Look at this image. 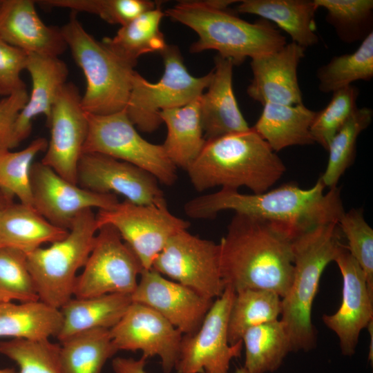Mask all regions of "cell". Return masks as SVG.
<instances>
[{"instance_id":"cell-1","label":"cell","mask_w":373,"mask_h":373,"mask_svg":"<svg viewBox=\"0 0 373 373\" xmlns=\"http://www.w3.org/2000/svg\"><path fill=\"white\" fill-rule=\"evenodd\" d=\"M293 240L277 224L236 213L218 244L224 285L235 292L261 289L283 298L293 279Z\"/></svg>"},{"instance_id":"cell-2","label":"cell","mask_w":373,"mask_h":373,"mask_svg":"<svg viewBox=\"0 0 373 373\" xmlns=\"http://www.w3.org/2000/svg\"><path fill=\"white\" fill-rule=\"evenodd\" d=\"M325 188L321 178L309 189L291 183L258 194L222 188L191 199L184 210L193 219H211L221 211L233 210L277 224L294 240L318 225L338 222L345 212L340 189L336 186L325 193Z\"/></svg>"},{"instance_id":"cell-3","label":"cell","mask_w":373,"mask_h":373,"mask_svg":"<svg viewBox=\"0 0 373 373\" xmlns=\"http://www.w3.org/2000/svg\"><path fill=\"white\" fill-rule=\"evenodd\" d=\"M186 171L198 191L216 186L236 190L245 186L258 194L267 191L283 175L286 167L251 127L207 141Z\"/></svg>"},{"instance_id":"cell-4","label":"cell","mask_w":373,"mask_h":373,"mask_svg":"<svg viewBox=\"0 0 373 373\" xmlns=\"http://www.w3.org/2000/svg\"><path fill=\"white\" fill-rule=\"evenodd\" d=\"M164 14L198 34L191 52L216 50L233 65L242 64L247 57L252 59L276 51L287 44L269 21L249 23L228 9L215 6L211 0L181 1Z\"/></svg>"},{"instance_id":"cell-5","label":"cell","mask_w":373,"mask_h":373,"mask_svg":"<svg viewBox=\"0 0 373 373\" xmlns=\"http://www.w3.org/2000/svg\"><path fill=\"white\" fill-rule=\"evenodd\" d=\"M342 235L338 222H332L318 225L293 240V279L281 299L280 314L291 352H309L316 347L312 305L324 269L345 245L341 242Z\"/></svg>"},{"instance_id":"cell-6","label":"cell","mask_w":373,"mask_h":373,"mask_svg":"<svg viewBox=\"0 0 373 373\" xmlns=\"http://www.w3.org/2000/svg\"><path fill=\"white\" fill-rule=\"evenodd\" d=\"M76 14L72 12L61 29L75 61L85 77L82 107L86 113L97 115L122 111L128 100L134 68L90 35Z\"/></svg>"},{"instance_id":"cell-7","label":"cell","mask_w":373,"mask_h":373,"mask_svg":"<svg viewBox=\"0 0 373 373\" xmlns=\"http://www.w3.org/2000/svg\"><path fill=\"white\" fill-rule=\"evenodd\" d=\"M93 209L80 213L67 236L27 254V264L39 300L60 309L73 296L77 271L84 267L98 231Z\"/></svg>"},{"instance_id":"cell-8","label":"cell","mask_w":373,"mask_h":373,"mask_svg":"<svg viewBox=\"0 0 373 373\" xmlns=\"http://www.w3.org/2000/svg\"><path fill=\"white\" fill-rule=\"evenodd\" d=\"M164 70L161 79L151 83L135 70L125 112L139 130L151 133L162 121L160 111L186 105L200 97L211 77H196L186 68L178 48L167 45L160 52Z\"/></svg>"},{"instance_id":"cell-9","label":"cell","mask_w":373,"mask_h":373,"mask_svg":"<svg viewBox=\"0 0 373 373\" xmlns=\"http://www.w3.org/2000/svg\"><path fill=\"white\" fill-rule=\"evenodd\" d=\"M88 115V131L83 153L103 154L133 164L172 186L177 180V167L162 145L144 139L128 119L125 110L104 115Z\"/></svg>"},{"instance_id":"cell-10","label":"cell","mask_w":373,"mask_h":373,"mask_svg":"<svg viewBox=\"0 0 373 373\" xmlns=\"http://www.w3.org/2000/svg\"><path fill=\"white\" fill-rule=\"evenodd\" d=\"M77 276L73 296L86 298L107 294H131L144 269L130 247L111 224L99 227L91 252Z\"/></svg>"},{"instance_id":"cell-11","label":"cell","mask_w":373,"mask_h":373,"mask_svg":"<svg viewBox=\"0 0 373 373\" xmlns=\"http://www.w3.org/2000/svg\"><path fill=\"white\" fill-rule=\"evenodd\" d=\"M98 227L111 224L119 232L140 261L144 269H150L157 256L175 233L187 230L190 222L175 216L166 202L137 204L126 200L109 210L96 214Z\"/></svg>"},{"instance_id":"cell-12","label":"cell","mask_w":373,"mask_h":373,"mask_svg":"<svg viewBox=\"0 0 373 373\" xmlns=\"http://www.w3.org/2000/svg\"><path fill=\"white\" fill-rule=\"evenodd\" d=\"M152 269L209 299L220 297L225 288L220 269L219 245L187 230L169 240Z\"/></svg>"},{"instance_id":"cell-13","label":"cell","mask_w":373,"mask_h":373,"mask_svg":"<svg viewBox=\"0 0 373 373\" xmlns=\"http://www.w3.org/2000/svg\"><path fill=\"white\" fill-rule=\"evenodd\" d=\"M234 296V289L225 286L199 329L182 336L175 367L177 373H229L231 361L240 356L243 345L242 341L233 345L228 341V320Z\"/></svg>"},{"instance_id":"cell-14","label":"cell","mask_w":373,"mask_h":373,"mask_svg":"<svg viewBox=\"0 0 373 373\" xmlns=\"http://www.w3.org/2000/svg\"><path fill=\"white\" fill-rule=\"evenodd\" d=\"M46 122L50 135L41 162L77 184V166L88 135V120L74 84L64 85Z\"/></svg>"},{"instance_id":"cell-15","label":"cell","mask_w":373,"mask_h":373,"mask_svg":"<svg viewBox=\"0 0 373 373\" xmlns=\"http://www.w3.org/2000/svg\"><path fill=\"white\" fill-rule=\"evenodd\" d=\"M33 207L53 225L69 230L75 218L86 209L109 210L119 200L115 194H102L72 183L41 162L30 169Z\"/></svg>"},{"instance_id":"cell-16","label":"cell","mask_w":373,"mask_h":373,"mask_svg":"<svg viewBox=\"0 0 373 373\" xmlns=\"http://www.w3.org/2000/svg\"><path fill=\"white\" fill-rule=\"evenodd\" d=\"M109 331L118 351L140 350L147 358L159 356L164 373L175 370L183 334L152 308L132 302Z\"/></svg>"},{"instance_id":"cell-17","label":"cell","mask_w":373,"mask_h":373,"mask_svg":"<svg viewBox=\"0 0 373 373\" xmlns=\"http://www.w3.org/2000/svg\"><path fill=\"white\" fill-rule=\"evenodd\" d=\"M157 180L128 162L95 153H83L77 166V184L92 192L119 194L137 204L166 202Z\"/></svg>"},{"instance_id":"cell-18","label":"cell","mask_w":373,"mask_h":373,"mask_svg":"<svg viewBox=\"0 0 373 373\" xmlns=\"http://www.w3.org/2000/svg\"><path fill=\"white\" fill-rule=\"evenodd\" d=\"M132 302L146 305L166 318L183 335L200 327L213 300L192 289L165 278L153 269H143Z\"/></svg>"},{"instance_id":"cell-19","label":"cell","mask_w":373,"mask_h":373,"mask_svg":"<svg viewBox=\"0 0 373 373\" xmlns=\"http://www.w3.org/2000/svg\"><path fill=\"white\" fill-rule=\"evenodd\" d=\"M334 261L343 278L342 301L334 314L323 316V321L338 336L341 353L350 356L355 354L360 333L373 321V294L346 245Z\"/></svg>"},{"instance_id":"cell-20","label":"cell","mask_w":373,"mask_h":373,"mask_svg":"<svg viewBox=\"0 0 373 373\" xmlns=\"http://www.w3.org/2000/svg\"><path fill=\"white\" fill-rule=\"evenodd\" d=\"M305 48L291 41L273 52L251 59L253 78L247 93L262 106L303 104L297 70Z\"/></svg>"},{"instance_id":"cell-21","label":"cell","mask_w":373,"mask_h":373,"mask_svg":"<svg viewBox=\"0 0 373 373\" xmlns=\"http://www.w3.org/2000/svg\"><path fill=\"white\" fill-rule=\"evenodd\" d=\"M35 1L2 0L0 37L27 54L59 57L68 48L61 28L39 17Z\"/></svg>"},{"instance_id":"cell-22","label":"cell","mask_w":373,"mask_h":373,"mask_svg":"<svg viewBox=\"0 0 373 373\" xmlns=\"http://www.w3.org/2000/svg\"><path fill=\"white\" fill-rule=\"evenodd\" d=\"M207 88L200 97V110L204 140H215L248 131L233 90V64L218 55Z\"/></svg>"},{"instance_id":"cell-23","label":"cell","mask_w":373,"mask_h":373,"mask_svg":"<svg viewBox=\"0 0 373 373\" xmlns=\"http://www.w3.org/2000/svg\"><path fill=\"white\" fill-rule=\"evenodd\" d=\"M26 70L31 78L32 89L27 102L15 120L12 149L29 136L36 117L43 115L48 121L68 75L66 64L59 57L28 54Z\"/></svg>"},{"instance_id":"cell-24","label":"cell","mask_w":373,"mask_h":373,"mask_svg":"<svg viewBox=\"0 0 373 373\" xmlns=\"http://www.w3.org/2000/svg\"><path fill=\"white\" fill-rule=\"evenodd\" d=\"M314 0H244L236 10L271 21L286 32L293 42L304 48L318 43Z\"/></svg>"},{"instance_id":"cell-25","label":"cell","mask_w":373,"mask_h":373,"mask_svg":"<svg viewBox=\"0 0 373 373\" xmlns=\"http://www.w3.org/2000/svg\"><path fill=\"white\" fill-rule=\"evenodd\" d=\"M132 303L131 296L107 294L66 302L60 309L61 327L56 336L59 342L82 332L113 327Z\"/></svg>"},{"instance_id":"cell-26","label":"cell","mask_w":373,"mask_h":373,"mask_svg":"<svg viewBox=\"0 0 373 373\" xmlns=\"http://www.w3.org/2000/svg\"><path fill=\"white\" fill-rule=\"evenodd\" d=\"M68 230L56 227L33 207L13 202L0 213V247H11L26 254L64 238Z\"/></svg>"},{"instance_id":"cell-27","label":"cell","mask_w":373,"mask_h":373,"mask_svg":"<svg viewBox=\"0 0 373 373\" xmlns=\"http://www.w3.org/2000/svg\"><path fill=\"white\" fill-rule=\"evenodd\" d=\"M316 113L303 104H267L252 128L274 152L291 146L313 144L310 128Z\"/></svg>"},{"instance_id":"cell-28","label":"cell","mask_w":373,"mask_h":373,"mask_svg":"<svg viewBox=\"0 0 373 373\" xmlns=\"http://www.w3.org/2000/svg\"><path fill=\"white\" fill-rule=\"evenodd\" d=\"M167 135L162 146L176 167L186 170L203 149L206 140L201 122L200 98L183 106L160 113Z\"/></svg>"},{"instance_id":"cell-29","label":"cell","mask_w":373,"mask_h":373,"mask_svg":"<svg viewBox=\"0 0 373 373\" xmlns=\"http://www.w3.org/2000/svg\"><path fill=\"white\" fill-rule=\"evenodd\" d=\"M61 325L59 309L40 300L0 304V337L48 340L57 336Z\"/></svg>"},{"instance_id":"cell-30","label":"cell","mask_w":373,"mask_h":373,"mask_svg":"<svg viewBox=\"0 0 373 373\" xmlns=\"http://www.w3.org/2000/svg\"><path fill=\"white\" fill-rule=\"evenodd\" d=\"M160 4L121 26L114 37H104L102 41L133 68L141 55L160 53L167 44L160 28L165 15Z\"/></svg>"},{"instance_id":"cell-31","label":"cell","mask_w":373,"mask_h":373,"mask_svg":"<svg viewBox=\"0 0 373 373\" xmlns=\"http://www.w3.org/2000/svg\"><path fill=\"white\" fill-rule=\"evenodd\" d=\"M242 341L245 349L243 367L248 373L275 372L291 352L289 336L278 319L249 329Z\"/></svg>"},{"instance_id":"cell-32","label":"cell","mask_w":373,"mask_h":373,"mask_svg":"<svg viewBox=\"0 0 373 373\" xmlns=\"http://www.w3.org/2000/svg\"><path fill=\"white\" fill-rule=\"evenodd\" d=\"M118 350L107 329L76 334L61 342L59 363L63 373H101Z\"/></svg>"},{"instance_id":"cell-33","label":"cell","mask_w":373,"mask_h":373,"mask_svg":"<svg viewBox=\"0 0 373 373\" xmlns=\"http://www.w3.org/2000/svg\"><path fill=\"white\" fill-rule=\"evenodd\" d=\"M281 297L261 289H245L235 292L228 320V341L231 345L242 341L249 329L275 320L281 314Z\"/></svg>"},{"instance_id":"cell-34","label":"cell","mask_w":373,"mask_h":373,"mask_svg":"<svg viewBox=\"0 0 373 373\" xmlns=\"http://www.w3.org/2000/svg\"><path fill=\"white\" fill-rule=\"evenodd\" d=\"M318 89L324 93H333L363 80L373 77V32L351 53L332 57L316 72Z\"/></svg>"},{"instance_id":"cell-35","label":"cell","mask_w":373,"mask_h":373,"mask_svg":"<svg viewBox=\"0 0 373 373\" xmlns=\"http://www.w3.org/2000/svg\"><path fill=\"white\" fill-rule=\"evenodd\" d=\"M372 116L370 108H358L332 139L327 149V165L320 178L325 187L332 189L337 186L340 178L352 164L357 138L370 126Z\"/></svg>"},{"instance_id":"cell-36","label":"cell","mask_w":373,"mask_h":373,"mask_svg":"<svg viewBox=\"0 0 373 373\" xmlns=\"http://www.w3.org/2000/svg\"><path fill=\"white\" fill-rule=\"evenodd\" d=\"M47 146L46 138L38 137L18 151L0 149V189L33 207L30 169L36 156L45 152Z\"/></svg>"},{"instance_id":"cell-37","label":"cell","mask_w":373,"mask_h":373,"mask_svg":"<svg viewBox=\"0 0 373 373\" xmlns=\"http://www.w3.org/2000/svg\"><path fill=\"white\" fill-rule=\"evenodd\" d=\"M327 11L326 21L344 43L363 41L372 31V0H314Z\"/></svg>"},{"instance_id":"cell-38","label":"cell","mask_w":373,"mask_h":373,"mask_svg":"<svg viewBox=\"0 0 373 373\" xmlns=\"http://www.w3.org/2000/svg\"><path fill=\"white\" fill-rule=\"evenodd\" d=\"M35 3L46 8H67L75 12L93 14L110 24L121 26L160 4L149 0H41Z\"/></svg>"},{"instance_id":"cell-39","label":"cell","mask_w":373,"mask_h":373,"mask_svg":"<svg viewBox=\"0 0 373 373\" xmlns=\"http://www.w3.org/2000/svg\"><path fill=\"white\" fill-rule=\"evenodd\" d=\"M39 300L27 264L26 254L11 247H0V304Z\"/></svg>"},{"instance_id":"cell-40","label":"cell","mask_w":373,"mask_h":373,"mask_svg":"<svg viewBox=\"0 0 373 373\" xmlns=\"http://www.w3.org/2000/svg\"><path fill=\"white\" fill-rule=\"evenodd\" d=\"M60 345L49 339L13 338L0 342V353L19 367V373H63L59 363Z\"/></svg>"},{"instance_id":"cell-41","label":"cell","mask_w":373,"mask_h":373,"mask_svg":"<svg viewBox=\"0 0 373 373\" xmlns=\"http://www.w3.org/2000/svg\"><path fill=\"white\" fill-rule=\"evenodd\" d=\"M358 89L352 85L332 93V97L320 111H316L310 131L315 143L327 151L329 144L353 113L357 110Z\"/></svg>"},{"instance_id":"cell-42","label":"cell","mask_w":373,"mask_h":373,"mask_svg":"<svg viewBox=\"0 0 373 373\" xmlns=\"http://www.w3.org/2000/svg\"><path fill=\"white\" fill-rule=\"evenodd\" d=\"M338 224L347 240L350 254L361 267L373 294V229L365 221L361 209L345 211Z\"/></svg>"},{"instance_id":"cell-43","label":"cell","mask_w":373,"mask_h":373,"mask_svg":"<svg viewBox=\"0 0 373 373\" xmlns=\"http://www.w3.org/2000/svg\"><path fill=\"white\" fill-rule=\"evenodd\" d=\"M28 54L0 37V97L26 90L21 77L26 70Z\"/></svg>"},{"instance_id":"cell-44","label":"cell","mask_w":373,"mask_h":373,"mask_svg":"<svg viewBox=\"0 0 373 373\" xmlns=\"http://www.w3.org/2000/svg\"><path fill=\"white\" fill-rule=\"evenodd\" d=\"M28 99L27 90H23L0 100V149H12L13 124Z\"/></svg>"},{"instance_id":"cell-45","label":"cell","mask_w":373,"mask_h":373,"mask_svg":"<svg viewBox=\"0 0 373 373\" xmlns=\"http://www.w3.org/2000/svg\"><path fill=\"white\" fill-rule=\"evenodd\" d=\"M147 358L142 356L139 359L115 357L112 360L114 373H146L145 365Z\"/></svg>"},{"instance_id":"cell-46","label":"cell","mask_w":373,"mask_h":373,"mask_svg":"<svg viewBox=\"0 0 373 373\" xmlns=\"http://www.w3.org/2000/svg\"><path fill=\"white\" fill-rule=\"evenodd\" d=\"M14 202V198L0 189V213L10 204Z\"/></svg>"},{"instance_id":"cell-47","label":"cell","mask_w":373,"mask_h":373,"mask_svg":"<svg viewBox=\"0 0 373 373\" xmlns=\"http://www.w3.org/2000/svg\"><path fill=\"white\" fill-rule=\"evenodd\" d=\"M372 322L373 321H372L369 325H367V328L369 329V332H370V337H371V350H370L369 352V356H368V359L369 361L371 360V361H372V358H373V356H372V353H373V351H372V341H373V326H372Z\"/></svg>"},{"instance_id":"cell-48","label":"cell","mask_w":373,"mask_h":373,"mask_svg":"<svg viewBox=\"0 0 373 373\" xmlns=\"http://www.w3.org/2000/svg\"><path fill=\"white\" fill-rule=\"evenodd\" d=\"M0 373H19L13 368H4L0 369Z\"/></svg>"},{"instance_id":"cell-49","label":"cell","mask_w":373,"mask_h":373,"mask_svg":"<svg viewBox=\"0 0 373 373\" xmlns=\"http://www.w3.org/2000/svg\"><path fill=\"white\" fill-rule=\"evenodd\" d=\"M234 373H248V372L243 367H241L237 368Z\"/></svg>"},{"instance_id":"cell-50","label":"cell","mask_w":373,"mask_h":373,"mask_svg":"<svg viewBox=\"0 0 373 373\" xmlns=\"http://www.w3.org/2000/svg\"><path fill=\"white\" fill-rule=\"evenodd\" d=\"M1 3H2V0H0V6H1Z\"/></svg>"}]
</instances>
